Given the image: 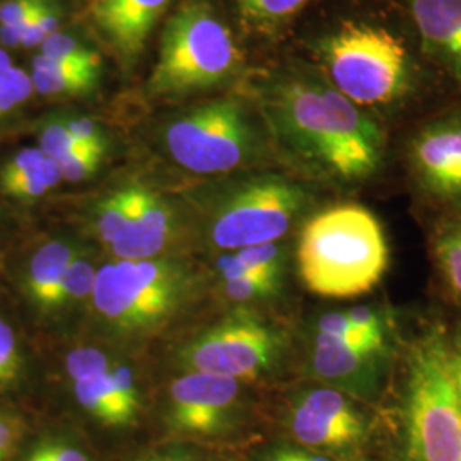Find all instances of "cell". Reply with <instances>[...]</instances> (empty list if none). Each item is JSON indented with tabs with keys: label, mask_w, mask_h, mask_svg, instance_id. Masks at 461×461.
<instances>
[{
	"label": "cell",
	"mask_w": 461,
	"mask_h": 461,
	"mask_svg": "<svg viewBox=\"0 0 461 461\" xmlns=\"http://www.w3.org/2000/svg\"><path fill=\"white\" fill-rule=\"evenodd\" d=\"M270 98L280 132L304 159L346 182L378 169L384 146L378 125L329 84L285 79Z\"/></svg>",
	"instance_id": "6da1fadb"
},
{
	"label": "cell",
	"mask_w": 461,
	"mask_h": 461,
	"mask_svg": "<svg viewBox=\"0 0 461 461\" xmlns=\"http://www.w3.org/2000/svg\"><path fill=\"white\" fill-rule=\"evenodd\" d=\"M306 287L320 296L354 297L369 293L388 265L381 224L361 205H339L306 224L297 249Z\"/></svg>",
	"instance_id": "7a4b0ae2"
},
{
	"label": "cell",
	"mask_w": 461,
	"mask_h": 461,
	"mask_svg": "<svg viewBox=\"0 0 461 461\" xmlns=\"http://www.w3.org/2000/svg\"><path fill=\"white\" fill-rule=\"evenodd\" d=\"M405 455L407 461H461V402L439 331L419 339L409 354Z\"/></svg>",
	"instance_id": "3957f363"
},
{
	"label": "cell",
	"mask_w": 461,
	"mask_h": 461,
	"mask_svg": "<svg viewBox=\"0 0 461 461\" xmlns=\"http://www.w3.org/2000/svg\"><path fill=\"white\" fill-rule=\"evenodd\" d=\"M241 62L230 28L203 0H186L166 24L159 60L149 77L152 96H175L224 83Z\"/></svg>",
	"instance_id": "277c9868"
},
{
	"label": "cell",
	"mask_w": 461,
	"mask_h": 461,
	"mask_svg": "<svg viewBox=\"0 0 461 461\" xmlns=\"http://www.w3.org/2000/svg\"><path fill=\"white\" fill-rule=\"evenodd\" d=\"M331 87L354 104L384 106L412 86V60L400 38L367 23H347L320 43Z\"/></svg>",
	"instance_id": "5b68a950"
},
{
	"label": "cell",
	"mask_w": 461,
	"mask_h": 461,
	"mask_svg": "<svg viewBox=\"0 0 461 461\" xmlns=\"http://www.w3.org/2000/svg\"><path fill=\"white\" fill-rule=\"evenodd\" d=\"M171 158L188 171L226 173L247 159L253 133L240 103L215 99L173 120L165 133Z\"/></svg>",
	"instance_id": "8992f818"
},
{
	"label": "cell",
	"mask_w": 461,
	"mask_h": 461,
	"mask_svg": "<svg viewBox=\"0 0 461 461\" xmlns=\"http://www.w3.org/2000/svg\"><path fill=\"white\" fill-rule=\"evenodd\" d=\"M182 276L158 260H120L96 272L93 301L120 329H148L171 313L182 296Z\"/></svg>",
	"instance_id": "52a82bcc"
},
{
	"label": "cell",
	"mask_w": 461,
	"mask_h": 461,
	"mask_svg": "<svg viewBox=\"0 0 461 461\" xmlns=\"http://www.w3.org/2000/svg\"><path fill=\"white\" fill-rule=\"evenodd\" d=\"M304 194L293 183L264 178L234 192L215 215L212 240L224 249L276 243L303 209Z\"/></svg>",
	"instance_id": "ba28073f"
},
{
	"label": "cell",
	"mask_w": 461,
	"mask_h": 461,
	"mask_svg": "<svg viewBox=\"0 0 461 461\" xmlns=\"http://www.w3.org/2000/svg\"><path fill=\"white\" fill-rule=\"evenodd\" d=\"M277 337L253 320H232L203 333L185 350L194 371L243 381L257 378L277 354Z\"/></svg>",
	"instance_id": "9c48e42d"
},
{
	"label": "cell",
	"mask_w": 461,
	"mask_h": 461,
	"mask_svg": "<svg viewBox=\"0 0 461 461\" xmlns=\"http://www.w3.org/2000/svg\"><path fill=\"white\" fill-rule=\"evenodd\" d=\"M240 393L236 379L194 371L171 386V422L190 434H214L226 426Z\"/></svg>",
	"instance_id": "30bf717a"
},
{
	"label": "cell",
	"mask_w": 461,
	"mask_h": 461,
	"mask_svg": "<svg viewBox=\"0 0 461 461\" xmlns=\"http://www.w3.org/2000/svg\"><path fill=\"white\" fill-rule=\"evenodd\" d=\"M412 163L429 192L461 200V116L434 122L417 133Z\"/></svg>",
	"instance_id": "8fae6325"
},
{
	"label": "cell",
	"mask_w": 461,
	"mask_h": 461,
	"mask_svg": "<svg viewBox=\"0 0 461 461\" xmlns=\"http://www.w3.org/2000/svg\"><path fill=\"white\" fill-rule=\"evenodd\" d=\"M171 0H95L91 17L112 47L133 60L148 43L149 34Z\"/></svg>",
	"instance_id": "7c38bea8"
},
{
	"label": "cell",
	"mask_w": 461,
	"mask_h": 461,
	"mask_svg": "<svg viewBox=\"0 0 461 461\" xmlns=\"http://www.w3.org/2000/svg\"><path fill=\"white\" fill-rule=\"evenodd\" d=\"M381 352L350 346L316 333L312 366L318 378L346 386L354 393H369L378 383Z\"/></svg>",
	"instance_id": "4fadbf2b"
},
{
	"label": "cell",
	"mask_w": 461,
	"mask_h": 461,
	"mask_svg": "<svg viewBox=\"0 0 461 461\" xmlns=\"http://www.w3.org/2000/svg\"><path fill=\"white\" fill-rule=\"evenodd\" d=\"M409 11L424 47L461 87V0H409Z\"/></svg>",
	"instance_id": "5bb4252c"
},
{
	"label": "cell",
	"mask_w": 461,
	"mask_h": 461,
	"mask_svg": "<svg viewBox=\"0 0 461 461\" xmlns=\"http://www.w3.org/2000/svg\"><path fill=\"white\" fill-rule=\"evenodd\" d=\"M132 224L112 249L120 260H149L158 255L171 234L173 214L156 194L132 186Z\"/></svg>",
	"instance_id": "9a60e30c"
},
{
	"label": "cell",
	"mask_w": 461,
	"mask_h": 461,
	"mask_svg": "<svg viewBox=\"0 0 461 461\" xmlns=\"http://www.w3.org/2000/svg\"><path fill=\"white\" fill-rule=\"evenodd\" d=\"M289 426L299 443L310 447L342 449L359 443L366 426H352L325 413L314 412L297 402L291 412Z\"/></svg>",
	"instance_id": "2e32d148"
},
{
	"label": "cell",
	"mask_w": 461,
	"mask_h": 461,
	"mask_svg": "<svg viewBox=\"0 0 461 461\" xmlns=\"http://www.w3.org/2000/svg\"><path fill=\"white\" fill-rule=\"evenodd\" d=\"M74 258V248L64 241H51L34 253L28 267L26 287L38 306L55 310L60 280Z\"/></svg>",
	"instance_id": "e0dca14e"
},
{
	"label": "cell",
	"mask_w": 461,
	"mask_h": 461,
	"mask_svg": "<svg viewBox=\"0 0 461 461\" xmlns=\"http://www.w3.org/2000/svg\"><path fill=\"white\" fill-rule=\"evenodd\" d=\"M30 77L34 91L41 96L74 98L95 91L98 86L99 72L59 62L45 55H36Z\"/></svg>",
	"instance_id": "ac0fdd59"
},
{
	"label": "cell",
	"mask_w": 461,
	"mask_h": 461,
	"mask_svg": "<svg viewBox=\"0 0 461 461\" xmlns=\"http://www.w3.org/2000/svg\"><path fill=\"white\" fill-rule=\"evenodd\" d=\"M77 402L99 422L113 428L132 424L133 419L125 411L115 383L108 373L72 381Z\"/></svg>",
	"instance_id": "d6986e66"
},
{
	"label": "cell",
	"mask_w": 461,
	"mask_h": 461,
	"mask_svg": "<svg viewBox=\"0 0 461 461\" xmlns=\"http://www.w3.org/2000/svg\"><path fill=\"white\" fill-rule=\"evenodd\" d=\"M132 188L116 192L104 198L96 209V230L99 238L108 243H118L132 224Z\"/></svg>",
	"instance_id": "ffe728a7"
},
{
	"label": "cell",
	"mask_w": 461,
	"mask_h": 461,
	"mask_svg": "<svg viewBox=\"0 0 461 461\" xmlns=\"http://www.w3.org/2000/svg\"><path fill=\"white\" fill-rule=\"evenodd\" d=\"M40 55L70 66L83 67L93 72L101 70V57L98 53L86 47L83 41H79L72 34L60 32L51 34L40 45Z\"/></svg>",
	"instance_id": "44dd1931"
},
{
	"label": "cell",
	"mask_w": 461,
	"mask_h": 461,
	"mask_svg": "<svg viewBox=\"0 0 461 461\" xmlns=\"http://www.w3.org/2000/svg\"><path fill=\"white\" fill-rule=\"evenodd\" d=\"M62 182V175L57 163L47 158L45 163L34 169L33 173H28L24 176H19L9 182H2L4 194L19 200H34L43 197L53 186Z\"/></svg>",
	"instance_id": "7402d4cb"
},
{
	"label": "cell",
	"mask_w": 461,
	"mask_h": 461,
	"mask_svg": "<svg viewBox=\"0 0 461 461\" xmlns=\"http://www.w3.org/2000/svg\"><path fill=\"white\" fill-rule=\"evenodd\" d=\"M241 16L251 24L276 26L296 16L310 0H236Z\"/></svg>",
	"instance_id": "603a6c76"
},
{
	"label": "cell",
	"mask_w": 461,
	"mask_h": 461,
	"mask_svg": "<svg viewBox=\"0 0 461 461\" xmlns=\"http://www.w3.org/2000/svg\"><path fill=\"white\" fill-rule=\"evenodd\" d=\"M96 272L98 270L87 260L76 257L67 267L66 274L60 280V287L57 293V301H55V310L93 294Z\"/></svg>",
	"instance_id": "cb8c5ba5"
},
{
	"label": "cell",
	"mask_w": 461,
	"mask_h": 461,
	"mask_svg": "<svg viewBox=\"0 0 461 461\" xmlns=\"http://www.w3.org/2000/svg\"><path fill=\"white\" fill-rule=\"evenodd\" d=\"M436 258L449 287L461 299V224L446 228L438 236Z\"/></svg>",
	"instance_id": "d4e9b609"
},
{
	"label": "cell",
	"mask_w": 461,
	"mask_h": 461,
	"mask_svg": "<svg viewBox=\"0 0 461 461\" xmlns=\"http://www.w3.org/2000/svg\"><path fill=\"white\" fill-rule=\"evenodd\" d=\"M316 333H323L333 339H339L342 342H347L350 346L366 348V350H375V352H383L384 342H379L366 335L364 331L357 329L347 316L346 312H337V313H329L321 316L318 320Z\"/></svg>",
	"instance_id": "484cf974"
},
{
	"label": "cell",
	"mask_w": 461,
	"mask_h": 461,
	"mask_svg": "<svg viewBox=\"0 0 461 461\" xmlns=\"http://www.w3.org/2000/svg\"><path fill=\"white\" fill-rule=\"evenodd\" d=\"M33 83L26 70L13 66L0 74V116L14 112L33 95Z\"/></svg>",
	"instance_id": "4316f807"
},
{
	"label": "cell",
	"mask_w": 461,
	"mask_h": 461,
	"mask_svg": "<svg viewBox=\"0 0 461 461\" xmlns=\"http://www.w3.org/2000/svg\"><path fill=\"white\" fill-rule=\"evenodd\" d=\"M40 149L43 150V154L47 158L53 159L55 163H60L67 158L74 156L76 152L89 148H84L72 137V133L67 131V127L60 118L55 122H49L43 127V131L40 133Z\"/></svg>",
	"instance_id": "83f0119b"
},
{
	"label": "cell",
	"mask_w": 461,
	"mask_h": 461,
	"mask_svg": "<svg viewBox=\"0 0 461 461\" xmlns=\"http://www.w3.org/2000/svg\"><path fill=\"white\" fill-rule=\"evenodd\" d=\"M234 255L248 270L270 279H277L280 272V248L276 243L243 248Z\"/></svg>",
	"instance_id": "f1b7e54d"
},
{
	"label": "cell",
	"mask_w": 461,
	"mask_h": 461,
	"mask_svg": "<svg viewBox=\"0 0 461 461\" xmlns=\"http://www.w3.org/2000/svg\"><path fill=\"white\" fill-rule=\"evenodd\" d=\"M113 364L96 348H77L67 357V373L72 381L108 373Z\"/></svg>",
	"instance_id": "f546056e"
},
{
	"label": "cell",
	"mask_w": 461,
	"mask_h": 461,
	"mask_svg": "<svg viewBox=\"0 0 461 461\" xmlns=\"http://www.w3.org/2000/svg\"><path fill=\"white\" fill-rule=\"evenodd\" d=\"M60 21H62L60 7L53 0H49L34 19L33 24L28 28L21 47H26V49L40 47L49 36L59 32Z\"/></svg>",
	"instance_id": "4dcf8cb0"
},
{
	"label": "cell",
	"mask_w": 461,
	"mask_h": 461,
	"mask_svg": "<svg viewBox=\"0 0 461 461\" xmlns=\"http://www.w3.org/2000/svg\"><path fill=\"white\" fill-rule=\"evenodd\" d=\"M277 280L262 277L257 274H249L236 279H228L224 284L226 294L234 301H253L260 297L268 296L276 289Z\"/></svg>",
	"instance_id": "1f68e13d"
},
{
	"label": "cell",
	"mask_w": 461,
	"mask_h": 461,
	"mask_svg": "<svg viewBox=\"0 0 461 461\" xmlns=\"http://www.w3.org/2000/svg\"><path fill=\"white\" fill-rule=\"evenodd\" d=\"M101 159H103V152L93 150V149H83L74 156L57 163V166L60 169L62 180L77 183L93 176L99 167Z\"/></svg>",
	"instance_id": "d6a6232c"
},
{
	"label": "cell",
	"mask_w": 461,
	"mask_h": 461,
	"mask_svg": "<svg viewBox=\"0 0 461 461\" xmlns=\"http://www.w3.org/2000/svg\"><path fill=\"white\" fill-rule=\"evenodd\" d=\"M19 367L21 357L14 331L0 318V384L14 381L19 375Z\"/></svg>",
	"instance_id": "836d02e7"
},
{
	"label": "cell",
	"mask_w": 461,
	"mask_h": 461,
	"mask_svg": "<svg viewBox=\"0 0 461 461\" xmlns=\"http://www.w3.org/2000/svg\"><path fill=\"white\" fill-rule=\"evenodd\" d=\"M24 461H89L77 446L60 439H47L30 449Z\"/></svg>",
	"instance_id": "e575fe53"
},
{
	"label": "cell",
	"mask_w": 461,
	"mask_h": 461,
	"mask_svg": "<svg viewBox=\"0 0 461 461\" xmlns=\"http://www.w3.org/2000/svg\"><path fill=\"white\" fill-rule=\"evenodd\" d=\"M67 131L72 133V137L84 146V148L95 149L98 152L106 150V139L101 132L96 122H93L87 116H67L62 118Z\"/></svg>",
	"instance_id": "d590c367"
},
{
	"label": "cell",
	"mask_w": 461,
	"mask_h": 461,
	"mask_svg": "<svg viewBox=\"0 0 461 461\" xmlns=\"http://www.w3.org/2000/svg\"><path fill=\"white\" fill-rule=\"evenodd\" d=\"M110 376L115 383L118 395H120V400H122L125 411L135 420L140 403H139V392H137V386H135L132 371L123 364H113L112 369H110Z\"/></svg>",
	"instance_id": "8d00e7d4"
},
{
	"label": "cell",
	"mask_w": 461,
	"mask_h": 461,
	"mask_svg": "<svg viewBox=\"0 0 461 461\" xmlns=\"http://www.w3.org/2000/svg\"><path fill=\"white\" fill-rule=\"evenodd\" d=\"M47 0H11L0 5V26H16L36 14Z\"/></svg>",
	"instance_id": "74e56055"
},
{
	"label": "cell",
	"mask_w": 461,
	"mask_h": 461,
	"mask_svg": "<svg viewBox=\"0 0 461 461\" xmlns=\"http://www.w3.org/2000/svg\"><path fill=\"white\" fill-rule=\"evenodd\" d=\"M348 320L357 327V329L364 331L366 335H369L371 339L384 342V327H383V318L378 312L366 308V306H359V308H352L346 312Z\"/></svg>",
	"instance_id": "f35d334b"
},
{
	"label": "cell",
	"mask_w": 461,
	"mask_h": 461,
	"mask_svg": "<svg viewBox=\"0 0 461 461\" xmlns=\"http://www.w3.org/2000/svg\"><path fill=\"white\" fill-rule=\"evenodd\" d=\"M449 347V367H451V376L456 388V393L460 396L461 402V327L455 331L453 339L447 342Z\"/></svg>",
	"instance_id": "ab89813d"
},
{
	"label": "cell",
	"mask_w": 461,
	"mask_h": 461,
	"mask_svg": "<svg viewBox=\"0 0 461 461\" xmlns=\"http://www.w3.org/2000/svg\"><path fill=\"white\" fill-rule=\"evenodd\" d=\"M14 441H16V426L9 419L0 417V461L5 458Z\"/></svg>",
	"instance_id": "60d3db41"
},
{
	"label": "cell",
	"mask_w": 461,
	"mask_h": 461,
	"mask_svg": "<svg viewBox=\"0 0 461 461\" xmlns=\"http://www.w3.org/2000/svg\"><path fill=\"white\" fill-rule=\"evenodd\" d=\"M13 66H14V64H13L11 55H9L5 50L0 49V74H4L5 70H9Z\"/></svg>",
	"instance_id": "b9f144b4"
},
{
	"label": "cell",
	"mask_w": 461,
	"mask_h": 461,
	"mask_svg": "<svg viewBox=\"0 0 461 461\" xmlns=\"http://www.w3.org/2000/svg\"><path fill=\"white\" fill-rule=\"evenodd\" d=\"M270 461H293V451L291 449H279L270 456Z\"/></svg>",
	"instance_id": "7bdbcfd3"
},
{
	"label": "cell",
	"mask_w": 461,
	"mask_h": 461,
	"mask_svg": "<svg viewBox=\"0 0 461 461\" xmlns=\"http://www.w3.org/2000/svg\"><path fill=\"white\" fill-rule=\"evenodd\" d=\"M146 461H197L188 458V456H173V455H166V456H154Z\"/></svg>",
	"instance_id": "ee69618b"
},
{
	"label": "cell",
	"mask_w": 461,
	"mask_h": 461,
	"mask_svg": "<svg viewBox=\"0 0 461 461\" xmlns=\"http://www.w3.org/2000/svg\"><path fill=\"white\" fill-rule=\"evenodd\" d=\"M291 451H293V461H306L303 451H294V449H291Z\"/></svg>",
	"instance_id": "f6af8a7d"
}]
</instances>
